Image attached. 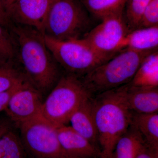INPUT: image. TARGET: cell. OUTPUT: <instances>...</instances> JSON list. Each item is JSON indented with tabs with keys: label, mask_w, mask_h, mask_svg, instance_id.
Masks as SVG:
<instances>
[{
	"label": "cell",
	"mask_w": 158,
	"mask_h": 158,
	"mask_svg": "<svg viewBox=\"0 0 158 158\" xmlns=\"http://www.w3.org/2000/svg\"><path fill=\"white\" fill-rule=\"evenodd\" d=\"M16 61L28 81L43 95L49 94L64 71L47 46L44 35L32 27L11 24Z\"/></svg>",
	"instance_id": "6da1fadb"
},
{
	"label": "cell",
	"mask_w": 158,
	"mask_h": 158,
	"mask_svg": "<svg viewBox=\"0 0 158 158\" xmlns=\"http://www.w3.org/2000/svg\"><path fill=\"white\" fill-rule=\"evenodd\" d=\"M92 113L98 134L101 158H110L116 143L131 124L125 85L93 95Z\"/></svg>",
	"instance_id": "7a4b0ae2"
},
{
	"label": "cell",
	"mask_w": 158,
	"mask_h": 158,
	"mask_svg": "<svg viewBox=\"0 0 158 158\" xmlns=\"http://www.w3.org/2000/svg\"><path fill=\"white\" fill-rule=\"evenodd\" d=\"M156 51L124 49L81 79L93 95L119 88L130 83L144 58Z\"/></svg>",
	"instance_id": "3957f363"
},
{
	"label": "cell",
	"mask_w": 158,
	"mask_h": 158,
	"mask_svg": "<svg viewBox=\"0 0 158 158\" xmlns=\"http://www.w3.org/2000/svg\"><path fill=\"white\" fill-rule=\"evenodd\" d=\"M88 12L80 0H52L44 35L60 41L82 39L93 27Z\"/></svg>",
	"instance_id": "277c9868"
},
{
	"label": "cell",
	"mask_w": 158,
	"mask_h": 158,
	"mask_svg": "<svg viewBox=\"0 0 158 158\" xmlns=\"http://www.w3.org/2000/svg\"><path fill=\"white\" fill-rule=\"evenodd\" d=\"M93 96L81 77L64 73L44 101L41 116L56 126L65 125L73 113Z\"/></svg>",
	"instance_id": "5b68a950"
},
{
	"label": "cell",
	"mask_w": 158,
	"mask_h": 158,
	"mask_svg": "<svg viewBox=\"0 0 158 158\" xmlns=\"http://www.w3.org/2000/svg\"><path fill=\"white\" fill-rule=\"evenodd\" d=\"M44 37L47 46L64 72L79 77L115 56L99 52L83 39L60 41Z\"/></svg>",
	"instance_id": "8992f818"
},
{
	"label": "cell",
	"mask_w": 158,
	"mask_h": 158,
	"mask_svg": "<svg viewBox=\"0 0 158 158\" xmlns=\"http://www.w3.org/2000/svg\"><path fill=\"white\" fill-rule=\"evenodd\" d=\"M20 137L32 158H72L59 141L57 127L41 116L19 125Z\"/></svg>",
	"instance_id": "52a82bcc"
},
{
	"label": "cell",
	"mask_w": 158,
	"mask_h": 158,
	"mask_svg": "<svg viewBox=\"0 0 158 158\" xmlns=\"http://www.w3.org/2000/svg\"><path fill=\"white\" fill-rule=\"evenodd\" d=\"M124 9L102 18L101 23L82 39L101 53L116 56L124 49L126 37L130 32L125 19Z\"/></svg>",
	"instance_id": "ba28073f"
},
{
	"label": "cell",
	"mask_w": 158,
	"mask_h": 158,
	"mask_svg": "<svg viewBox=\"0 0 158 158\" xmlns=\"http://www.w3.org/2000/svg\"><path fill=\"white\" fill-rule=\"evenodd\" d=\"M43 94L30 82L26 83L11 96L5 111L17 126L41 116Z\"/></svg>",
	"instance_id": "9c48e42d"
},
{
	"label": "cell",
	"mask_w": 158,
	"mask_h": 158,
	"mask_svg": "<svg viewBox=\"0 0 158 158\" xmlns=\"http://www.w3.org/2000/svg\"><path fill=\"white\" fill-rule=\"evenodd\" d=\"M52 0H15L7 8L11 24L28 26L43 34Z\"/></svg>",
	"instance_id": "30bf717a"
},
{
	"label": "cell",
	"mask_w": 158,
	"mask_h": 158,
	"mask_svg": "<svg viewBox=\"0 0 158 158\" xmlns=\"http://www.w3.org/2000/svg\"><path fill=\"white\" fill-rule=\"evenodd\" d=\"M60 144L72 158H101L99 148L76 131L71 126L57 127Z\"/></svg>",
	"instance_id": "8fae6325"
},
{
	"label": "cell",
	"mask_w": 158,
	"mask_h": 158,
	"mask_svg": "<svg viewBox=\"0 0 158 158\" xmlns=\"http://www.w3.org/2000/svg\"><path fill=\"white\" fill-rule=\"evenodd\" d=\"M127 102L132 112L142 114L158 113V87L125 85Z\"/></svg>",
	"instance_id": "7c38bea8"
},
{
	"label": "cell",
	"mask_w": 158,
	"mask_h": 158,
	"mask_svg": "<svg viewBox=\"0 0 158 158\" xmlns=\"http://www.w3.org/2000/svg\"><path fill=\"white\" fill-rule=\"evenodd\" d=\"M91 98L73 113L69 122L73 129L100 149L98 134L91 108Z\"/></svg>",
	"instance_id": "4fadbf2b"
},
{
	"label": "cell",
	"mask_w": 158,
	"mask_h": 158,
	"mask_svg": "<svg viewBox=\"0 0 158 158\" xmlns=\"http://www.w3.org/2000/svg\"><path fill=\"white\" fill-rule=\"evenodd\" d=\"M146 145L141 134L131 124L117 141L110 158H136Z\"/></svg>",
	"instance_id": "5bb4252c"
},
{
	"label": "cell",
	"mask_w": 158,
	"mask_h": 158,
	"mask_svg": "<svg viewBox=\"0 0 158 158\" xmlns=\"http://www.w3.org/2000/svg\"><path fill=\"white\" fill-rule=\"evenodd\" d=\"M158 26L136 29L129 32L125 48L144 52L158 50Z\"/></svg>",
	"instance_id": "9a60e30c"
},
{
	"label": "cell",
	"mask_w": 158,
	"mask_h": 158,
	"mask_svg": "<svg viewBox=\"0 0 158 158\" xmlns=\"http://www.w3.org/2000/svg\"><path fill=\"white\" fill-rule=\"evenodd\" d=\"M131 125L138 130L148 147L158 151V113L132 112Z\"/></svg>",
	"instance_id": "2e32d148"
},
{
	"label": "cell",
	"mask_w": 158,
	"mask_h": 158,
	"mask_svg": "<svg viewBox=\"0 0 158 158\" xmlns=\"http://www.w3.org/2000/svg\"><path fill=\"white\" fill-rule=\"evenodd\" d=\"M129 84L137 87H158V51L144 58Z\"/></svg>",
	"instance_id": "e0dca14e"
},
{
	"label": "cell",
	"mask_w": 158,
	"mask_h": 158,
	"mask_svg": "<svg viewBox=\"0 0 158 158\" xmlns=\"http://www.w3.org/2000/svg\"><path fill=\"white\" fill-rule=\"evenodd\" d=\"M15 61L0 59V92L29 82L22 68Z\"/></svg>",
	"instance_id": "ac0fdd59"
},
{
	"label": "cell",
	"mask_w": 158,
	"mask_h": 158,
	"mask_svg": "<svg viewBox=\"0 0 158 158\" xmlns=\"http://www.w3.org/2000/svg\"><path fill=\"white\" fill-rule=\"evenodd\" d=\"M127 0H80L87 11L97 18L124 9Z\"/></svg>",
	"instance_id": "d6986e66"
},
{
	"label": "cell",
	"mask_w": 158,
	"mask_h": 158,
	"mask_svg": "<svg viewBox=\"0 0 158 158\" xmlns=\"http://www.w3.org/2000/svg\"><path fill=\"white\" fill-rule=\"evenodd\" d=\"M151 0H127L125 19L129 31L138 28L143 12Z\"/></svg>",
	"instance_id": "ffe728a7"
},
{
	"label": "cell",
	"mask_w": 158,
	"mask_h": 158,
	"mask_svg": "<svg viewBox=\"0 0 158 158\" xmlns=\"http://www.w3.org/2000/svg\"><path fill=\"white\" fill-rule=\"evenodd\" d=\"M15 40L9 27L0 23V59L16 62Z\"/></svg>",
	"instance_id": "44dd1931"
},
{
	"label": "cell",
	"mask_w": 158,
	"mask_h": 158,
	"mask_svg": "<svg viewBox=\"0 0 158 158\" xmlns=\"http://www.w3.org/2000/svg\"><path fill=\"white\" fill-rule=\"evenodd\" d=\"M6 148L3 158H26L27 153L20 137L11 129L5 134Z\"/></svg>",
	"instance_id": "7402d4cb"
},
{
	"label": "cell",
	"mask_w": 158,
	"mask_h": 158,
	"mask_svg": "<svg viewBox=\"0 0 158 158\" xmlns=\"http://www.w3.org/2000/svg\"><path fill=\"white\" fill-rule=\"evenodd\" d=\"M158 26V0H151L145 9L138 28Z\"/></svg>",
	"instance_id": "603a6c76"
},
{
	"label": "cell",
	"mask_w": 158,
	"mask_h": 158,
	"mask_svg": "<svg viewBox=\"0 0 158 158\" xmlns=\"http://www.w3.org/2000/svg\"><path fill=\"white\" fill-rule=\"evenodd\" d=\"M27 82L22 85H19L17 87H15L10 89V90L4 91V92H0V112L5 110L11 96L15 92L17 91L23 85H25Z\"/></svg>",
	"instance_id": "cb8c5ba5"
},
{
	"label": "cell",
	"mask_w": 158,
	"mask_h": 158,
	"mask_svg": "<svg viewBox=\"0 0 158 158\" xmlns=\"http://www.w3.org/2000/svg\"><path fill=\"white\" fill-rule=\"evenodd\" d=\"M136 158H158V151L152 149L147 145Z\"/></svg>",
	"instance_id": "d4e9b609"
},
{
	"label": "cell",
	"mask_w": 158,
	"mask_h": 158,
	"mask_svg": "<svg viewBox=\"0 0 158 158\" xmlns=\"http://www.w3.org/2000/svg\"><path fill=\"white\" fill-rule=\"evenodd\" d=\"M0 23L9 28L11 24L6 8L1 0H0Z\"/></svg>",
	"instance_id": "484cf974"
},
{
	"label": "cell",
	"mask_w": 158,
	"mask_h": 158,
	"mask_svg": "<svg viewBox=\"0 0 158 158\" xmlns=\"http://www.w3.org/2000/svg\"><path fill=\"white\" fill-rule=\"evenodd\" d=\"M11 122L7 119H0V138L11 129Z\"/></svg>",
	"instance_id": "4316f807"
},
{
	"label": "cell",
	"mask_w": 158,
	"mask_h": 158,
	"mask_svg": "<svg viewBox=\"0 0 158 158\" xmlns=\"http://www.w3.org/2000/svg\"><path fill=\"white\" fill-rule=\"evenodd\" d=\"M5 134L1 138H0V158H3L4 152H5L6 144Z\"/></svg>",
	"instance_id": "83f0119b"
},
{
	"label": "cell",
	"mask_w": 158,
	"mask_h": 158,
	"mask_svg": "<svg viewBox=\"0 0 158 158\" xmlns=\"http://www.w3.org/2000/svg\"><path fill=\"white\" fill-rule=\"evenodd\" d=\"M15 0H1L7 11V8L12 4Z\"/></svg>",
	"instance_id": "f1b7e54d"
}]
</instances>
